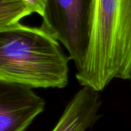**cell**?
Here are the masks:
<instances>
[{"label": "cell", "instance_id": "6da1fadb", "mask_svg": "<svg viewBox=\"0 0 131 131\" xmlns=\"http://www.w3.org/2000/svg\"><path fill=\"white\" fill-rule=\"evenodd\" d=\"M76 78L103 91L114 78H131V0H92L88 51Z\"/></svg>", "mask_w": 131, "mask_h": 131}, {"label": "cell", "instance_id": "7a4b0ae2", "mask_svg": "<svg viewBox=\"0 0 131 131\" xmlns=\"http://www.w3.org/2000/svg\"><path fill=\"white\" fill-rule=\"evenodd\" d=\"M70 60L60 41L41 25L20 23L0 31V82L62 89L68 84Z\"/></svg>", "mask_w": 131, "mask_h": 131}, {"label": "cell", "instance_id": "277c9868", "mask_svg": "<svg viewBox=\"0 0 131 131\" xmlns=\"http://www.w3.org/2000/svg\"><path fill=\"white\" fill-rule=\"evenodd\" d=\"M45 106L32 88L0 82V131H25Z\"/></svg>", "mask_w": 131, "mask_h": 131}, {"label": "cell", "instance_id": "8992f818", "mask_svg": "<svg viewBox=\"0 0 131 131\" xmlns=\"http://www.w3.org/2000/svg\"><path fill=\"white\" fill-rule=\"evenodd\" d=\"M34 11L25 0H0V31L20 24Z\"/></svg>", "mask_w": 131, "mask_h": 131}, {"label": "cell", "instance_id": "5b68a950", "mask_svg": "<svg viewBox=\"0 0 131 131\" xmlns=\"http://www.w3.org/2000/svg\"><path fill=\"white\" fill-rule=\"evenodd\" d=\"M101 104L98 91L83 87L70 101L51 131H86L99 120Z\"/></svg>", "mask_w": 131, "mask_h": 131}, {"label": "cell", "instance_id": "3957f363", "mask_svg": "<svg viewBox=\"0 0 131 131\" xmlns=\"http://www.w3.org/2000/svg\"><path fill=\"white\" fill-rule=\"evenodd\" d=\"M91 3L92 0H48L41 25L68 50L77 70L88 51Z\"/></svg>", "mask_w": 131, "mask_h": 131}, {"label": "cell", "instance_id": "ba28073f", "mask_svg": "<svg viewBox=\"0 0 131 131\" xmlns=\"http://www.w3.org/2000/svg\"><path fill=\"white\" fill-rule=\"evenodd\" d=\"M130 80H131V78H130Z\"/></svg>", "mask_w": 131, "mask_h": 131}, {"label": "cell", "instance_id": "52a82bcc", "mask_svg": "<svg viewBox=\"0 0 131 131\" xmlns=\"http://www.w3.org/2000/svg\"><path fill=\"white\" fill-rule=\"evenodd\" d=\"M32 8L34 13L38 14L41 17H44L45 8L48 0H25Z\"/></svg>", "mask_w": 131, "mask_h": 131}]
</instances>
